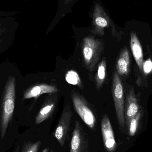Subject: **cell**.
I'll use <instances>...</instances> for the list:
<instances>
[{"label": "cell", "instance_id": "cell-11", "mask_svg": "<svg viewBox=\"0 0 152 152\" xmlns=\"http://www.w3.org/2000/svg\"><path fill=\"white\" fill-rule=\"evenodd\" d=\"M139 107L134 88H131L127 94L125 108L126 124L128 126L132 118L138 112Z\"/></svg>", "mask_w": 152, "mask_h": 152}, {"label": "cell", "instance_id": "cell-12", "mask_svg": "<svg viewBox=\"0 0 152 152\" xmlns=\"http://www.w3.org/2000/svg\"><path fill=\"white\" fill-rule=\"evenodd\" d=\"M130 66L129 52L125 47L121 52L116 64L117 72L119 75L126 77L129 75Z\"/></svg>", "mask_w": 152, "mask_h": 152}, {"label": "cell", "instance_id": "cell-17", "mask_svg": "<svg viewBox=\"0 0 152 152\" xmlns=\"http://www.w3.org/2000/svg\"><path fill=\"white\" fill-rule=\"evenodd\" d=\"M141 117V112H138L135 115L129 122V134L131 136L134 135L138 126V122Z\"/></svg>", "mask_w": 152, "mask_h": 152}, {"label": "cell", "instance_id": "cell-9", "mask_svg": "<svg viewBox=\"0 0 152 152\" xmlns=\"http://www.w3.org/2000/svg\"><path fill=\"white\" fill-rule=\"evenodd\" d=\"M109 26L108 18L102 8L99 4H96L95 7L93 17V33L100 36L104 35V28Z\"/></svg>", "mask_w": 152, "mask_h": 152}, {"label": "cell", "instance_id": "cell-6", "mask_svg": "<svg viewBox=\"0 0 152 152\" xmlns=\"http://www.w3.org/2000/svg\"><path fill=\"white\" fill-rule=\"evenodd\" d=\"M73 116L71 106L68 104L65 105L53 134L61 147L64 146L68 138Z\"/></svg>", "mask_w": 152, "mask_h": 152}, {"label": "cell", "instance_id": "cell-13", "mask_svg": "<svg viewBox=\"0 0 152 152\" xmlns=\"http://www.w3.org/2000/svg\"><path fill=\"white\" fill-rule=\"evenodd\" d=\"M130 47L136 62L142 73L143 64V53L141 43L135 33H132L130 37Z\"/></svg>", "mask_w": 152, "mask_h": 152}, {"label": "cell", "instance_id": "cell-23", "mask_svg": "<svg viewBox=\"0 0 152 152\" xmlns=\"http://www.w3.org/2000/svg\"><path fill=\"white\" fill-rule=\"evenodd\" d=\"M20 150V147L19 146H18L17 147V149H16V151H15V152H19Z\"/></svg>", "mask_w": 152, "mask_h": 152}, {"label": "cell", "instance_id": "cell-3", "mask_svg": "<svg viewBox=\"0 0 152 152\" xmlns=\"http://www.w3.org/2000/svg\"><path fill=\"white\" fill-rule=\"evenodd\" d=\"M20 79L17 86L16 107L27 100L31 99L37 100L44 94H54L59 91L57 87L45 83H35L24 87L20 84Z\"/></svg>", "mask_w": 152, "mask_h": 152}, {"label": "cell", "instance_id": "cell-22", "mask_svg": "<svg viewBox=\"0 0 152 152\" xmlns=\"http://www.w3.org/2000/svg\"><path fill=\"white\" fill-rule=\"evenodd\" d=\"M71 1H72V0H65V3L66 4L70 2Z\"/></svg>", "mask_w": 152, "mask_h": 152}, {"label": "cell", "instance_id": "cell-20", "mask_svg": "<svg viewBox=\"0 0 152 152\" xmlns=\"http://www.w3.org/2000/svg\"><path fill=\"white\" fill-rule=\"evenodd\" d=\"M4 32V29H1L0 28V38H2V37H4L3 34Z\"/></svg>", "mask_w": 152, "mask_h": 152}, {"label": "cell", "instance_id": "cell-16", "mask_svg": "<svg viewBox=\"0 0 152 152\" xmlns=\"http://www.w3.org/2000/svg\"><path fill=\"white\" fill-rule=\"evenodd\" d=\"M41 141L35 142H28L23 145L21 152H38L41 145Z\"/></svg>", "mask_w": 152, "mask_h": 152}, {"label": "cell", "instance_id": "cell-8", "mask_svg": "<svg viewBox=\"0 0 152 152\" xmlns=\"http://www.w3.org/2000/svg\"><path fill=\"white\" fill-rule=\"evenodd\" d=\"M103 141L105 150L109 152H114L117 147L113 129L109 117L104 114L101 122Z\"/></svg>", "mask_w": 152, "mask_h": 152}, {"label": "cell", "instance_id": "cell-15", "mask_svg": "<svg viewBox=\"0 0 152 152\" xmlns=\"http://www.w3.org/2000/svg\"><path fill=\"white\" fill-rule=\"evenodd\" d=\"M66 81L72 85L77 86L81 89H83V85L78 73L74 70L68 71L65 76Z\"/></svg>", "mask_w": 152, "mask_h": 152}, {"label": "cell", "instance_id": "cell-4", "mask_svg": "<svg viewBox=\"0 0 152 152\" xmlns=\"http://www.w3.org/2000/svg\"><path fill=\"white\" fill-rule=\"evenodd\" d=\"M111 90L118 122L121 127L124 128L126 124L124 88L117 71L113 73Z\"/></svg>", "mask_w": 152, "mask_h": 152}, {"label": "cell", "instance_id": "cell-7", "mask_svg": "<svg viewBox=\"0 0 152 152\" xmlns=\"http://www.w3.org/2000/svg\"><path fill=\"white\" fill-rule=\"evenodd\" d=\"M88 144L86 134L80 122L76 121L72 133L69 152H87Z\"/></svg>", "mask_w": 152, "mask_h": 152}, {"label": "cell", "instance_id": "cell-10", "mask_svg": "<svg viewBox=\"0 0 152 152\" xmlns=\"http://www.w3.org/2000/svg\"><path fill=\"white\" fill-rule=\"evenodd\" d=\"M47 98L44 102L35 120V123L39 125L49 118L53 113L57 105V96Z\"/></svg>", "mask_w": 152, "mask_h": 152}, {"label": "cell", "instance_id": "cell-5", "mask_svg": "<svg viewBox=\"0 0 152 152\" xmlns=\"http://www.w3.org/2000/svg\"><path fill=\"white\" fill-rule=\"evenodd\" d=\"M71 96L76 112L89 128L94 129L95 127L96 119L86 98L75 90L71 91Z\"/></svg>", "mask_w": 152, "mask_h": 152}, {"label": "cell", "instance_id": "cell-21", "mask_svg": "<svg viewBox=\"0 0 152 152\" xmlns=\"http://www.w3.org/2000/svg\"><path fill=\"white\" fill-rule=\"evenodd\" d=\"M42 152H50L49 148H46Z\"/></svg>", "mask_w": 152, "mask_h": 152}, {"label": "cell", "instance_id": "cell-2", "mask_svg": "<svg viewBox=\"0 0 152 152\" xmlns=\"http://www.w3.org/2000/svg\"><path fill=\"white\" fill-rule=\"evenodd\" d=\"M104 50V44L101 39L91 36L83 39L81 45L83 63L89 72H93L95 69Z\"/></svg>", "mask_w": 152, "mask_h": 152}, {"label": "cell", "instance_id": "cell-14", "mask_svg": "<svg viewBox=\"0 0 152 152\" xmlns=\"http://www.w3.org/2000/svg\"><path fill=\"white\" fill-rule=\"evenodd\" d=\"M106 58H103L98 64L97 71L95 76L96 88L97 91H99L102 88L106 78Z\"/></svg>", "mask_w": 152, "mask_h": 152}, {"label": "cell", "instance_id": "cell-1", "mask_svg": "<svg viewBox=\"0 0 152 152\" xmlns=\"http://www.w3.org/2000/svg\"><path fill=\"white\" fill-rule=\"evenodd\" d=\"M21 77L17 65L9 60L0 65V133L4 138L16 111L17 86Z\"/></svg>", "mask_w": 152, "mask_h": 152}, {"label": "cell", "instance_id": "cell-19", "mask_svg": "<svg viewBox=\"0 0 152 152\" xmlns=\"http://www.w3.org/2000/svg\"><path fill=\"white\" fill-rule=\"evenodd\" d=\"M143 72L145 75L150 74L152 70V61L151 59H148L145 62H143L142 66Z\"/></svg>", "mask_w": 152, "mask_h": 152}, {"label": "cell", "instance_id": "cell-18", "mask_svg": "<svg viewBox=\"0 0 152 152\" xmlns=\"http://www.w3.org/2000/svg\"><path fill=\"white\" fill-rule=\"evenodd\" d=\"M12 42L8 41L4 37L0 38V54L5 52L11 47Z\"/></svg>", "mask_w": 152, "mask_h": 152}]
</instances>
